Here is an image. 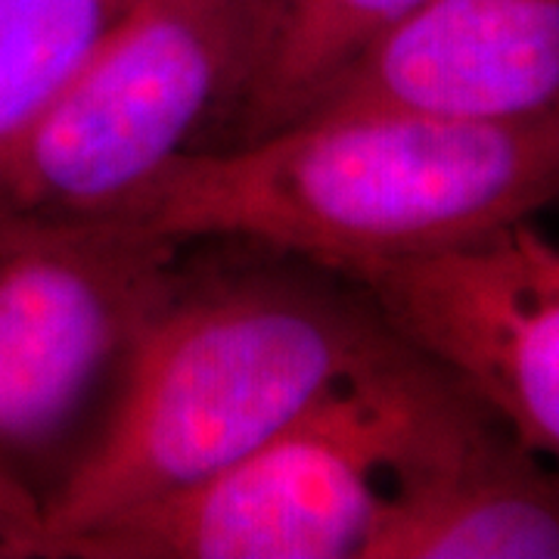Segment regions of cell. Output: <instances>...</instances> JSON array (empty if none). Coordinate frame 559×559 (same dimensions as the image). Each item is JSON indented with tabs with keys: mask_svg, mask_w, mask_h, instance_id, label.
I'll use <instances>...</instances> for the list:
<instances>
[{
	"mask_svg": "<svg viewBox=\"0 0 559 559\" xmlns=\"http://www.w3.org/2000/svg\"><path fill=\"white\" fill-rule=\"evenodd\" d=\"M264 255L209 271L180 261L20 559L218 473L411 348L355 280Z\"/></svg>",
	"mask_w": 559,
	"mask_h": 559,
	"instance_id": "1",
	"label": "cell"
},
{
	"mask_svg": "<svg viewBox=\"0 0 559 559\" xmlns=\"http://www.w3.org/2000/svg\"><path fill=\"white\" fill-rule=\"evenodd\" d=\"M557 202L559 112L473 121L380 109L187 150L100 218L183 242L261 246L352 277L476 240Z\"/></svg>",
	"mask_w": 559,
	"mask_h": 559,
	"instance_id": "2",
	"label": "cell"
},
{
	"mask_svg": "<svg viewBox=\"0 0 559 559\" xmlns=\"http://www.w3.org/2000/svg\"><path fill=\"white\" fill-rule=\"evenodd\" d=\"M441 373L411 345L218 473L91 522L44 559H360Z\"/></svg>",
	"mask_w": 559,
	"mask_h": 559,
	"instance_id": "3",
	"label": "cell"
},
{
	"mask_svg": "<svg viewBox=\"0 0 559 559\" xmlns=\"http://www.w3.org/2000/svg\"><path fill=\"white\" fill-rule=\"evenodd\" d=\"M187 242L119 218L0 205V559H20L44 473L178 277Z\"/></svg>",
	"mask_w": 559,
	"mask_h": 559,
	"instance_id": "4",
	"label": "cell"
},
{
	"mask_svg": "<svg viewBox=\"0 0 559 559\" xmlns=\"http://www.w3.org/2000/svg\"><path fill=\"white\" fill-rule=\"evenodd\" d=\"M274 0H134L44 116L0 146V205L100 218L221 124Z\"/></svg>",
	"mask_w": 559,
	"mask_h": 559,
	"instance_id": "5",
	"label": "cell"
},
{
	"mask_svg": "<svg viewBox=\"0 0 559 559\" xmlns=\"http://www.w3.org/2000/svg\"><path fill=\"white\" fill-rule=\"evenodd\" d=\"M348 280L401 340L559 463V246L532 218Z\"/></svg>",
	"mask_w": 559,
	"mask_h": 559,
	"instance_id": "6",
	"label": "cell"
},
{
	"mask_svg": "<svg viewBox=\"0 0 559 559\" xmlns=\"http://www.w3.org/2000/svg\"><path fill=\"white\" fill-rule=\"evenodd\" d=\"M360 559H559V466L444 370L385 476Z\"/></svg>",
	"mask_w": 559,
	"mask_h": 559,
	"instance_id": "7",
	"label": "cell"
},
{
	"mask_svg": "<svg viewBox=\"0 0 559 559\" xmlns=\"http://www.w3.org/2000/svg\"><path fill=\"white\" fill-rule=\"evenodd\" d=\"M419 112L522 121L559 112V0H423L385 25L299 119Z\"/></svg>",
	"mask_w": 559,
	"mask_h": 559,
	"instance_id": "8",
	"label": "cell"
},
{
	"mask_svg": "<svg viewBox=\"0 0 559 559\" xmlns=\"http://www.w3.org/2000/svg\"><path fill=\"white\" fill-rule=\"evenodd\" d=\"M423 0H274L259 53L221 124L234 131L221 146L249 143L293 124L385 25Z\"/></svg>",
	"mask_w": 559,
	"mask_h": 559,
	"instance_id": "9",
	"label": "cell"
},
{
	"mask_svg": "<svg viewBox=\"0 0 559 559\" xmlns=\"http://www.w3.org/2000/svg\"><path fill=\"white\" fill-rule=\"evenodd\" d=\"M134 0H0V146L60 100Z\"/></svg>",
	"mask_w": 559,
	"mask_h": 559,
	"instance_id": "10",
	"label": "cell"
}]
</instances>
